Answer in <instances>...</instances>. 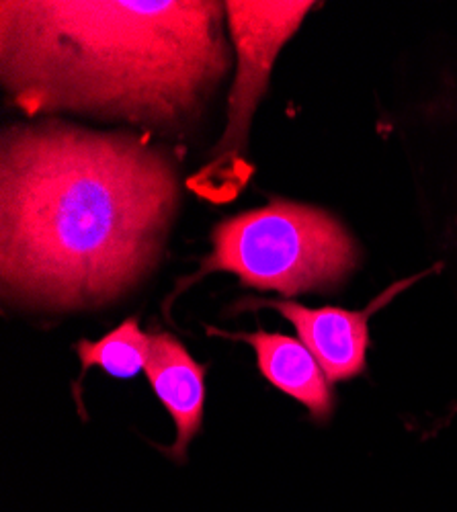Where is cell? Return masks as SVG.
I'll return each mask as SVG.
<instances>
[{
    "label": "cell",
    "mask_w": 457,
    "mask_h": 512,
    "mask_svg": "<svg viewBox=\"0 0 457 512\" xmlns=\"http://www.w3.org/2000/svg\"><path fill=\"white\" fill-rule=\"evenodd\" d=\"M76 353L85 371L89 367H101L113 377L128 379L146 367L150 336L142 332L136 318H130L95 343L80 340Z\"/></svg>",
    "instance_id": "8"
},
{
    "label": "cell",
    "mask_w": 457,
    "mask_h": 512,
    "mask_svg": "<svg viewBox=\"0 0 457 512\" xmlns=\"http://www.w3.org/2000/svg\"><path fill=\"white\" fill-rule=\"evenodd\" d=\"M144 369L154 394L177 426V441L169 453L175 461H183L189 443L201 431L207 365L197 363L173 334L154 332Z\"/></svg>",
    "instance_id": "6"
},
{
    "label": "cell",
    "mask_w": 457,
    "mask_h": 512,
    "mask_svg": "<svg viewBox=\"0 0 457 512\" xmlns=\"http://www.w3.org/2000/svg\"><path fill=\"white\" fill-rule=\"evenodd\" d=\"M212 242V254L191 281L226 271L248 287L298 295L337 287L357 265L355 242L335 218L292 201L224 220Z\"/></svg>",
    "instance_id": "3"
},
{
    "label": "cell",
    "mask_w": 457,
    "mask_h": 512,
    "mask_svg": "<svg viewBox=\"0 0 457 512\" xmlns=\"http://www.w3.org/2000/svg\"><path fill=\"white\" fill-rule=\"evenodd\" d=\"M423 275L412 277L408 281H400L386 289L378 300H373L363 312H351L343 308H306L298 302L285 300H248V304L240 308H271L277 310L283 318L292 322L300 334L302 343L312 351L318 359L326 379L330 383H339L353 379L365 371V357L369 351V318L380 308L390 304L394 297L419 281Z\"/></svg>",
    "instance_id": "5"
},
{
    "label": "cell",
    "mask_w": 457,
    "mask_h": 512,
    "mask_svg": "<svg viewBox=\"0 0 457 512\" xmlns=\"http://www.w3.org/2000/svg\"><path fill=\"white\" fill-rule=\"evenodd\" d=\"M207 332L251 345L263 377L283 394L304 404L316 420H326L332 414L335 398L330 392V381L302 340L265 330L253 334H230L218 328H207Z\"/></svg>",
    "instance_id": "7"
},
{
    "label": "cell",
    "mask_w": 457,
    "mask_h": 512,
    "mask_svg": "<svg viewBox=\"0 0 457 512\" xmlns=\"http://www.w3.org/2000/svg\"><path fill=\"white\" fill-rule=\"evenodd\" d=\"M224 11L210 0H3V84L27 115L80 111L173 130L230 70Z\"/></svg>",
    "instance_id": "2"
},
{
    "label": "cell",
    "mask_w": 457,
    "mask_h": 512,
    "mask_svg": "<svg viewBox=\"0 0 457 512\" xmlns=\"http://www.w3.org/2000/svg\"><path fill=\"white\" fill-rule=\"evenodd\" d=\"M234 48L238 54V72L228 99V127L214 148V160L189 181V187L210 197L218 175H224L218 201L226 193V170L240 166L244 158L248 127L253 113L267 89L269 74L279 50L292 37L314 3L310 0H228L224 5Z\"/></svg>",
    "instance_id": "4"
},
{
    "label": "cell",
    "mask_w": 457,
    "mask_h": 512,
    "mask_svg": "<svg viewBox=\"0 0 457 512\" xmlns=\"http://www.w3.org/2000/svg\"><path fill=\"white\" fill-rule=\"evenodd\" d=\"M179 199L173 162L136 134L15 125L0 156V275L15 300H113L158 261Z\"/></svg>",
    "instance_id": "1"
}]
</instances>
